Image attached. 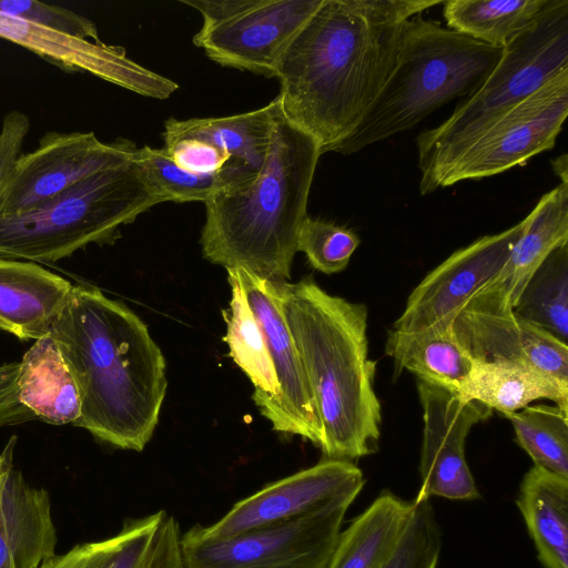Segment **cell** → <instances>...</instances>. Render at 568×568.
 Masks as SVG:
<instances>
[{
	"label": "cell",
	"mask_w": 568,
	"mask_h": 568,
	"mask_svg": "<svg viewBox=\"0 0 568 568\" xmlns=\"http://www.w3.org/2000/svg\"><path fill=\"white\" fill-rule=\"evenodd\" d=\"M29 129V116L20 111H11L2 120L0 130V194L16 159L20 155Z\"/></svg>",
	"instance_id": "obj_36"
},
{
	"label": "cell",
	"mask_w": 568,
	"mask_h": 568,
	"mask_svg": "<svg viewBox=\"0 0 568 568\" xmlns=\"http://www.w3.org/2000/svg\"><path fill=\"white\" fill-rule=\"evenodd\" d=\"M274 284L322 425L324 458L352 462L374 454L382 407L366 305L331 295L311 277Z\"/></svg>",
	"instance_id": "obj_3"
},
{
	"label": "cell",
	"mask_w": 568,
	"mask_h": 568,
	"mask_svg": "<svg viewBox=\"0 0 568 568\" xmlns=\"http://www.w3.org/2000/svg\"><path fill=\"white\" fill-rule=\"evenodd\" d=\"M321 155L317 142L281 112L258 174L205 202L203 256L226 270L288 282Z\"/></svg>",
	"instance_id": "obj_4"
},
{
	"label": "cell",
	"mask_w": 568,
	"mask_h": 568,
	"mask_svg": "<svg viewBox=\"0 0 568 568\" xmlns=\"http://www.w3.org/2000/svg\"><path fill=\"white\" fill-rule=\"evenodd\" d=\"M0 11L75 38L101 42L97 26L69 9L37 0H0Z\"/></svg>",
	"instance_id": "obj_35"
},
{
	"label": "cell",
	"mask_w": 568,
	"mask_h": 568,
	"mask_svg": "<svg viewBox=\"0 0 568 568\" xmlns=\"http://www.w3.org/2000/svg\"><path fill=\"white\" fill-rule=\"evenodd\" d=\"M513 312L568 341V243L552 251L520 293Z\"/></svg>",
	"instance_id": "obj_30"
},
{
	"label": "cell",
	"mask_w": 568,
	"mask_h": 568,
	"mask_svg": "<svg viewBox=\"0 0 568 568\" xmlns=\"http://www.w3.org/2000/svg\"><path fill=\"white\" fill-rule=\"evenodd\" d=\"M138 148L128 140L100 141L93 132H47L20 154L0 194V216L22 215L79 181L120 166Z\"/></svg>",
	"instance_id": "obj_10"
},
{
	"label": "cell",
	"mask_w": 568,
	"mask_h": 568,
	"mask_svg": "<svg viewBox=\"0 0 568 568\" xmlns=\"http://www.w3.org/2000/svg\"><path fill=\"white\" fill-rule=\"evenodd\" d=\"M442 0H323L275 71L282 112L335 152L392 73L402 26Z\"/></svg>",
	"instance_id": "obj_1"
},
{
	"label": "cell",
	"mask_w": 568,
	"mask_h": 568,
	"mask_svg": "<svg viewBox=\"0 0 568 568\" xmlns=\"http://www.w3.org/2000/svg\"><path fill=\"white\" fill-rule=\"evenodd\" d=\"M226 271L232 298L230 310L223 311L226 323L224 341L234 363L252 382V398L258 405L277 394L276 375L261 326L248 305L239 275L234 268Z\"/></svg>",
	"instance_id": "obj_27"
},
{
	"label": "cell",
	"mask_w": 568,
	"mask_h": 568,
	"mask_svg": "<svg viewBox=\"0 0 568 568\" xmlns=\"http://www.w3.org/2000/svg\"><path fill=\"white\" fill-rule=\"evenodd\" d=\"M162 202L133 158L79 181L22 215L0 216V256L55 263L90 244H113L122 226Z\"/></svg>",
	"instance_id": "obj_7"
},
{
	"label": "cell",
	"mask_w": 568,
	"mask_h": 568,
	"mask_svg": "<svg viewBox=\"0 0 568 568\" xmlns=\"http://www.w3.org/2000/svg\"><path fill=\"white\" fill-rule=\"evenodd\" d=\"M503 51L438 21L420 16L406 20L392 73L335 152H359L410 130L452 100L471 94L497 65Z\"/></svg>",
	"instance_id": "obj_5"
},
{
	"label": "cell",
	"mask_w": 568,
	"mask_h": 568,
	"mask_svg": "<svg viewBox=\"0 0 568 568\" xmlns=\"http://www.w3.org/2000/svg\"><path fill=\"white\" fill-rule=\"evenodd\" d=\"M141 568H184L179 537L173 532L161 531Z\"/></svg>",
	"instance_id": "obj_38"
},
{
	"label": "cell",
	"mask_w": 568,
	"mask_h": 568,
	"mask_svg": "<svg viewBox=\"0 0 568 568\" xmlns=\"http://www.w3.org/2000/svg\"><path fill=\"white\" fill-rule=\"evenodd\" d=\"M551 165L555 173L560 178V182L568 183L567 154L556 158Z\"/></svg>",
	"instance_id": "obj_40"
},
{
	"label": "cell",
	"mask_w": 568,
	"mask_h": 568,
	"mask_svg": "<svg viewBox=\"0 0 568 568\" xmlns=\"http://www.w3.org/2000/svg\"><path fill=\"white\" fill-rule=\"evenodd\" d=\"M517 444L534 465L568 478V413L558 406L529 405L506 416Z\"/></svg>",
	"instance_id": "obj_32"
},
{
	"label": "cell",
	"mask_w": 568,
	"mask_h": 568,
	"mask_svg": "<svg viewBox=\"0 0 568 568\" xmlns=\"http://www.w3.org/2000/svg\"><path fill=\"white\" fill-rule=\"evenodd\" d=\"M365 485L351 460L323 458L316 465L264 486L237 501L220 520L200 526L211 538L290 521L343 500H355Z\"/></svg>",
	"instance_id": "obj_12"
},
{
	"label": "cell",
	"mask_w": 568,
	"mask_h": 568,
	"mask_svg": "<svg viewBox=\"0 0 568 568\" xmlns=\"http://www.w3.org/2000/svg\"><path fill=\"white\" fill-rule=\"evenodd\" d=\"M359 243L352 230L308 215L297 235V251L304 252L308 263L325 274L346 268Z\"/></svg>",
	"instance_id": "obj_33"
},
{
	"label": "cell",
	"mask_w": 568,
	"mask_h": 568,
	"mask_svg": "<svg viewBox=\"0 0 568 568\" xmlns=\"http://www.w3.org/2000/svg\"><path fill=\"white\" fill-rule=\"evenodd\" d=\"M405 531L383 568H437L442 534L430 499H413Z\"/></svg>",
	"instance_id": "obj_34"
},
{
	"label": "cell",
	"mask_w": 568,
	"mask_h": 568,
	"mask_svg": "<svg viewBox=\"0 0 568 568\" xmlns=\"http://www.w3.org/2000/svg\"><path fill=\"white\" fill-rule=\"evenodd\" d=\"M17 388L20 403L45 423L73 425L81 415L78 384L50 334L34 341L22 356Z\"/></svg>",
	"instance_id": "obj_22"
},
{
	"label": "cell",
	"mask_w": 568,
	"mask_h": 568,
	"mask_svg": "<svg viewBox=\"0 0 568 568\" xmlns=\"http://www.w3.org/2000/svg\"><path fill=\"white\" fill-rule=\"evenodd\" d=\"M527 225L495 278L469 301L497 310H513L525 285L559 246L568 243V183L544 194L526 216Z\"/></svg>",
	"instance_id": "obj_18"
},
{
	"label": "cell",
	"mask_w": 568,
	"mask_h": 568,
	"mask_svg": "<svg viewBox=\"0 0 568 568\" xmlns=\"http://www.w3.org/2000/svg\"><path fill=\"white\" fill-rule=\"evenodd\" d=\"M165 510L128 519L106 539L83 542L54 555L38 568H141L153 544Z\"/></svg>",
	"instance_id": "obj_29"
},
{
	"label": "cell",
	"mask_w": 568,
	"mask_h": 568,
	"mask_svg": "<svg viewBox=\"0 0 568 568\" xmlns=\"http://www.w3.org/2000/svg\"><path fill=\"white\" fill-rule=\"evenodd\" d=\"M417 392L424 428L419 462L422 484L415 498L478 499L480 494L465 458V442L473 426L488 419L493 410L422 381H417Z\"/></svg>",
	"instance_id": "obj_13"
},
{
	"label": "cell",
	"mask_w": 568,
	"mask_h": 568,
	"mask_svg": "<svg viewBox=\"0 0 568 568\" xmlns=\"http://www.w3.org/2000/svg\"><path fill=\"white\" fill-rule=\"evenodd\" d=\"M385 353L393 358L395 378L406 369L417 381L454 393L468 375L474 361L455 336L453 325L442 331L415 334L390 329Z\"/></svg>",
	"instance_id": "obj_26"
},
{
	"label": "cell",
	"mask_w": 568,
	"mask_h": 568,
	"mask_svg": "<svg viewBox=\"0 0 568 568\" xmlns=\"http://www.w3.org/2000/svg\"><path fill=\"white\" fill-rule=\"evenodd\" d=\"M567 114L564 70L477 138L443 176L439 189L497 175L552 149Z\"/></svg>",
	"instance_id": "obj_9"
},
{
	"label": "cell",
	"mask_w": 568,
	"mask_h": 568,
	"mask_svg": "<svg viewBox=\"0 0 568 568\" xmlns=\"http://www.w3.org/2000/svg\"><path fill=\"white\" fill-rule=\"evenodd\" d=\"M549 0H446L447 28L485 44L504 48Z\"/></svg>",
	"instance_id": "obj_28"
},
{
	"label": "cell",
	"mask_w": 568,
	"mask_h": 568,
	"mask_svg": "<svg viewBox=\"0 0 568 568\" xmlns=\"http://www.w3.org/2000/svg\"><path fill=\"white\" fill-rule=\"evenodd\" d=\"M323 0H251V3L210 28H201L193 43L223 67L275 77L285 49Z\"/></svg>",
	"instance_id": "obj_15"
},
{
	"label": "cell",
	"mask_w": 568,
	"mask_h": 568,
	"mask_svg": "<svg viewBox=\"0 0 568 568\" xmlns=\"http://www.w3.org/2000/svg\"><path fill=\"white\" fill-rule=\"evenodd\" d=\"M234 270L261 326L277 381V394L256 406L274 430L298 435L321 447L322 425L275 284L243 268Z\"/></svg>",
	"instance_id": "obj_14"
},
{
	"label": "cell",
	"mask_w": 568,
	"mask_h": 568,
	"mask_svg": "<svg viewBox=\"0 0 568 568\" xmlns=\"http://www.w3.org/2000/svg\"><path fill=\"white\" fill-rule=\"evenodd\" d=\"M353 500H343L290 521L223 538L199 525L180 536L184 568H326Z\"/></svg>",
	"instance_id": "obj_8"
},
{
	"label": "cell",
	"mask_w": 568,
	"mask_h": 568,
	"mask_svg": "<svg viewBox=\"0 0 568 568\" xmlns=\"http://www.w3.org/2000/svg\"><path fill=\"white\" fill-rule=\"evenodd\" d=\"M453 331L473 359L516 363L568 386V345L513 310L469 301L457 314Z\"/></svg>",
	"instance_id": "obj_17"
},
{
	"label": "cell",
	"mask_w": 568,
	"mask_h": 568,
	"mask_svg": "<svg viewBox=\"0 0 568 568\" xmlns=\"http://www.w3.org/2000/svg\"><path fill=\"white\" fill-rule=\"evenodd\" d=\"M134 158L165 202L203 201L205 203L220 192L248 182L229 170L213 173L184 170L173 162L164 148L143 146L136 150Z\"/></svg>",
	"instance_id": "obj_31"
},
{
	"label": "cell",
	"mask_w": 568,
	"mask_h": 568,
	"mask_svg": "<svg viewBox=\"0 0 568 568\" xmlns=\"http://www.w3.org/2000/svg\"><path fill=\"white\" fill-rule=\"evenodd\" d=\"M526 225L525 217L450 254L413 290L392 329L415 334L452 326L466 303L500 272Z\"/></svg>",
	"instance_id": "obj_11"
},
{
	"label": "cell",
	"mask_w": 568,
	"mask_h": 568,
	"mask_svg": "<svg viewBox=\"0 0 568 568\" xmlns=\"http://www.w3.org/2000/svg\"><path fill=\"white\" fill-rule=\"evenodd\" d=\"M50 335L78 384L73 425L114 447L143 450L168 387L165 359L146 324L99 287L77 284Z\"/></svg>",
	"instance_id": "obj_2"
},
{
	"label": "cell",
	"mask_w": 568,
	"mask_h": 568,
	"mask_svg": "<svg viewBox=\"0 0 568 568\" xmlns=\"http://www.w3.org/2000/svg\"><path fill=\"white\" fill-rule=\"evenodd\" d=\"M413 500L385 490L341 531L326 568H383L410 518Z\"/></svg>",
	"instance_id": "obj_25"
},
{
	"label": "cell",
	"mask_w": 568,
	"mask_h": 568,
	"mask_svg": "<svg viewBox=\"0 0 568 568\" xmlns=\"http://www.w3.org/2000/svg\"><path fill=\"white\" fill-rule=\"evenodd\" d=\"M517 506L545 568H568V478L532 465Z\"/></svg>",
	"instance_id": "obj_24"
},
{
	"label": "cell",
	"mask_w": 568,
	"mask_h": 568,
	"mask_svg": "<svg viewBox=\"0 0 568 568\" xmlns=\"http://www.w3.org/2000/svg\"><path fill=\"white\" fill-rule=\"evenodd\" d=\"M49 493L12 469L0 506V568H38L55 555Z\"/></svg>",
	"instance_id": "obj_20"
},
{
	"label": "cell",
	"mask_w": 568,
	"mask_h": 568,
	"mask_svg": "<svg viewBox=\"0 0 568 568\" xmlns=\"http://www.w3.org/2000/svg\"><path fill=\"white\" fill-rule=\"evenodd\" d=\"M0 38L64 72H87L139 94L166 99L178 84L128 58L124 48L75 38L0 11Z\"/></svg>",
	"instance_id": "obj_16"
},
{
	"label": "cell",
	"mask_w": 568,
	"mask_h": 568,
	"mask_svg": "<svg viewBox=\"0 0 568 568\" xmlns=\"http://www.w3.org/2000/svg\"><path fill=\"white\" fill-rule=\"evenodd\" d=\"M282 112L278 95L257 110L222 116L165 121V144L193 140L207 144L233 162L258 173L264 164L275 121Z\"/></svg>",
	"instance_id": "obj_21"
},
{
	"label": "cell",
	"mask_w": 568,
	"mask_h": 568,
	"mask_svg": "<svg viewBox=\"0 0 568 568\" xmlns=\"http://www.w3.org/2000/svg\"><path fill=\"white\" fill-rule=\"evenodd\" d=\"M19 362L0 365V428L36 419V415L18 398Z\"/></svg>",
	"instance_id": "obj_37"
},
{
	"label": "cell",
	"mask_w": 568,
	"mask_h": 568,
	"mask_svg": "<svg viewBox=\"0 0 568 568\" xmlns=\"http://www.w3.org/2000/svg\"><path fill=\"white\" fill-rule=\"evenodd\" d=\"M456 394L505 417L537 399H549L568 413V386L524 365L474 359Z\"/></svg>",
	"instance_id": "obj_23"
},
{
	"label": "cell",
	"mask_w": 568,
	"mask_h": 568,
	"mask_svg": "<svg viewBox=\"0 0 568 568\" xmlns=\"http://www.w3.org/2000/svg\"><path fill=\"white\" fill-rule=\"evenodd\" d=\"M568 70V0H549L541 12L504 47L481 85L439 125L416 136L419 192L439 189L460 154L509 110Z\"/></svg>",
	"instance_id": "obj_6"
},
{
	"label": "cell",
	"mask_w": 568,
	"mask_h": 568,
	"mask_svg": "<svg viewBox=\"0 0 568 568\" xmlns=\"http://www.w3.org/2000/svg\"><path fill=\"white\" fill-rule=\"evenodd\" d=\"M17 445V436H11L0 453V506L8 477L13 467V454Z\"/></svg>",
	"instance_id": "obj_39"
},
{
	"label": "cell",
	"mask_w": 568,
	"mask_h": 568,
	"mask_svg": "<svg viewBox=\"0 0 568 568\" xmlns=\"http://www.w3.org/2000/svg\"><path fill=\"white\" fill-rule=\"evenodd\" d=\"M72 287L34 262L0 256V329L21 341L49 335Z\"/></svg>",
	"instance_id": "obj_19"
}]
</instances>
